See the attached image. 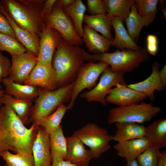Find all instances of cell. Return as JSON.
Segmentation results:
<instances>
[{"label": "cell", "mask_w": 166, "mask_h": 166, "mask_svg": "<svg viewBox=\"0 0 166 166\" xmlns=\"http://www.w3.org/2000/svg\"><path fill=\"white\" fill-rule=\"evenodd\" d=\"M38 126L32 124L27 128L11 108L6 105L1 107L0 157L7 151L14 153H32V147Z\"/></svg>", "instance_id": "1"}, {"label": "cell", "mask_w": 166, "mask_h": 166, "mask_svg": "<svg viewBox=\"0 0 166 166\" xmlns=\"http://www.w3.org/2000/svg\"><path fill=\"white\" fill-rule=\"evenodd\" d=\"M44 0H1L0 8L20 27L40 37L46 27Z\"/></svg>", "instance_id": "2"}, {"label": "cell", "mask_w": 166, "mask_h": 166, "mask_svg": "<svg viewBox=\"0 0 166 166\" xmlns=\"http://www.w3.org/2000/svg\"><path fill=\"white\" fill-rule=\"evenodd\" d=\"M85 52L80 46L71 45L61 38L51 63L56 77L57 89L74 81L77 71L85 61Z\"/></svg>", "instance_id": "3"}, {"label": "cell", "mask_w": 166, "mask_h": 166, "mask_svg": "<svg viewBox=\"0 0 166 166\" xmlns=\"http://www.w3.org/2000/svg\"><path fill=\"white\" fill-rule=\"evenodd\" d=\"M74 81L63 86L51 90L40 88L39 96L31 108L28 124L39 126L41 122L52 114L70 98Z\"/></svg>", "instance_id": "4"}, {"label": "cell", "mask_w": 166, "mask_h": 166, "mask_svg": "<svg viewBox=\"0 0 166 166\" xmlns=\"http://www.w3.org/2000/svg\"><path fill=\"white\" fill-rule=\"evenodd\" d=\"M149 57L146 50L142 47L136 50L127 49L110 53L90 54L85 52V61L104 62L110 66L111 71L124 74L132 71Z\"/></svg>", "instance_id": "5"}, {"label": "cell", "mask_w": 166, "mask_h": 166, "mask_svg": "<svg viewBox=\"0 0 166 166\" xmlns=\"http://www.w3.org/2000/svg\"><path fill=\"white\" fill-rule=\"evenodd\" d=\"M161 108L144 101L124 106H119L109 111L107 122H130L142 124L150 121L161 111Z\"/></svg>", "instance_id": "6"}, {"label": "cell", "mask_w": 166, "mask_h": 166, "mask_svg": "<svg viewBox=\"0 0 166 166\" xmlns=\"http://www.w3.org/2000/svg\"><path fill=\"white\" fill-rule=\"evenodd\" d=\"M73 134L89 147L93 158H99L111 148L109 143L113 140V136L107 130L95 123H88L76 130Z\"/></svg>", "instance_id": "7"}, {"label": "cell", "mask_w": 166, "mask_h": 166, "mask_svg": "<svg viewBox=\"0 0 166 166\" xmlns=\"http://www.w3.org/2000/svg\"><path fill=\"white\" fill-rule=\"evenodd\" d=\"M109 66L108 63L102 61L89 62L81 65L74 80L75 84L70 101L66 107L67 110H70L73 107L77 96L83 89H91L96 85L99 76Z\"/></svg>", "instance_id": "8"}, {"label": "cell", "mask_w": 166, "mask_h": 166, "mask_svg": "<svg viewBox=\"0 0 166 166\" xmlns=\"http://www.w3.org/2000/svg\"><path fill=\"white\" fill-rule=\"evenodd\" d=\"M44 18L46 26L56 30L68 43L79 46L83 45L81 38L76 33L74 25L62 7L55 3L50 13Z\"/></svg>", "instance_id": "9"}, {"label": "cell", "mask_w": 166, "mask_h": 166, "mask_svg": "<svg viewBox=\"0 0 166 166\" xmlns=\"http://www.w3.org/2000/svg\"><path fill=\"white\" fill-rule=\"evenodd\" d=\"M98 84L92 89L84 92L80 97L85 98L88 102L96 101L106 105L105 97L110 90L118 83L125 84L124 74L111 71L109 67L105 69L101 75Z\"/></svg>", "instance_id": "10"}, {"label": "cell", "mask_w": 166, "mask_h": 166, "mask_svg": "<svg viewBox=\"0 0 166 166\" xmlns=\"http://www.w3.org/2000/svg\"><path fill=\"white\" fill-rule=\"evenodd\" d=\"M38 62V57L27 51L11 57L9 77L15 82L22 84L27 79Z\"/></svg>", "instance_id": "11"}, {"label": "cell", "mask_w": 166, "mask_h": 166, "mask_svg": "<svg viewBox=\"0 0 166 166\" xmlns=\"http://www.w3.org/2000/svg\"><path fill=\"white\" fill-rule=\"evenodd\" d=\"M61 38L56 30L46 26L40 35L39 50L37 57L38 62L51 65L53 54Z\"/></svg>", "instance_id": "12"}, {"label": "cell", "mask_w": 166, "mask_h": 166, "mask_svg": "<svg viewBox=\"0 0 166 166\" xmlns=\"http://www.w3.org/2000/svg\"><path fill=\"white\" fill-rule=\"evenodd\" d=\"M23 84L35 86L42 89L53 90L57 89V81L52 65L38 62Z\"/></svg>", "instance_id": "13"}, {"label": "cell", "mask_w": 166, "mask_h": 166, "mask_svg": "<svg viewBox=\"0 0 166 166\" xmlns=\"http://www.w3.org/2000/svg\"><path fill=\"white\" fill-rule=\"evenodd\" d=\"M147 97L125 84L117 83L109 91L105 97L107 103L124 106L142 102Z\"/></svg>", "instance_id": "14"}, {"label": "cell", "mask_w": 166, "mask_h": 166, "mask_svg": "<svg viewBox=\"0 0 166 166\" xmlns=\"http://www.w3.org/2000/svg\"><path fill=\"white\" fill-rule=\"evenodd\" d=\"M34 166H52L49 134L39 126L32 147Z\"/></svg>", "instance_id": "15"}, {"label": "cell", "mask_w": 166, "mask_h": 166, "mask_svg": "<svg viewBox=\"0 0 166 166\" xmlns=\"http://www.w3.org/2000/svg\"><path fill=\"white\" fill-rule=\"evenodd\" d=\"M66 139L67 153L65 160L76 166H89L93 158L91 151L86 149L84 144L73 134Z\"/></svg>", "instance_id": "16"}, {"label": "cell", "mask_w": 166, "mask_h": 166, "mask_svg": "<svg viewBox=\"0 0 166 166\" xmlns=\"http://www.w3.org/2000/svg\"><path fill=\"white\" fill-rule=\"evenodd\" d=\"M160 65L157 61L152 65V71L151 75L145 80L139 82L129 84L127 86L137 91L144 93L151 101L155 98L154 92L156 90L161 92L165 89L159 76Z\"/></svg>", "instance_id": "17"}, {"label": "cell", "mask_w": 166, "mask_h": 166, "mask_svg": "<svg viewBox=\"0 0 166 166\" xmlns=\"http://www.w3.org/2000/svg\"><path fill=\"white\" fill-rule=\"evenodd\" d=\"M151 144L145 137L118 142L114 148L118 156L124 158L127 161L136 159L138 156Z\"/></svg>", "instance_id": "18"}, {"label": "cell", "mask_w": 166, "mask_h": 166, "mask_svg": "<svg viewBox=\"0 0 166 166\" xmlns=\"http://www.w3.org/2000/svg\"><path fill=\"white\" fill-rule=\"evenodd\" d=\"M82 38L87 49L93 54L107 52L112 46V41L85 24L83 25Z\"/></svg>", "instance_id": "19"}, {"label": "cell", "mask_w": 166, "mask_h": 166, "mask_svg": "<svg viewBox=\"0 0 166 166\" xmlns=\"http://www.w3.org/2000/svg\"><path fill=\"white\" fill-rule=\"evenodd\" d=\"M2 83L5 87V93L20 99L32 101L40 93V89L38 87L16 83L9 77L4 78Z\"/></svg>", "instance_id": "20"}, {"label": "cell", "mask_w": 166, "mask_h": 166, "mask_svg": "<svg viewBox=\"0 0 166 166\" xmlns=\"http://www.w3.org/2000/svg\"><path fill=\"white\" fill-rule=\"evenodd\" d=\"M2 14L7 19L15 34L16 39L26 49L27 51L38 57L39 50L40 38L29 31L18 25L1 8Z\"/></svg>", "instance_id": "21"}, {"label": "cell", "mask_w": 166, "mask_h": 166, "mask_svg": "<svg viewBox=\"0 0 166 166\" xmlns=\"http://www.w3.org/2000/svg\"><path fill=\"white\" fill-rule=\"evenodd\" d=\"M110 19L115 33V38L112 41V46L121 50L127 49L136 50L141 48L130 37L124 26L123 21L121 18L113 17Z\"/></svg>", "instance_id": "22"}, {"label": "cell", "mask_w": 166, "mask_h": 166, "mask_svg": "<svg viewBox=\"0 0 166 166\" xmlns=\"http://www.w3.org/2000/svg\"><path fill=\"white\" fill-rule=\"evenodd\" d=\"M115 124L116 130L113 140L117 142L145 136L146 127L141 124L130 122H118Z\"/></svg>", "instance_id": "23"}, {"label": "cell", "mask_w": 166, "mask_h": 166, "mask_svg": "<svg viewBox=\"0 0 166 166\" xmlns=\"http://www.w3.org/2000/svg\"><path fill=\"white\" fill-rule=\"evenodd\" d=\"M145 137L151 145L159 149L166 148V118L154 121L146 127Z\"/></svg>", "instance_id": "24"}, {"label": "cell", "mask_w": 166, "mask_h": 166, "mask_svg": "<svg viewBox=\"0 0 166 166\" xmlns=\"http://www.w3.org/2000/svg\"><path fill=\"white\" fill-rule=\"evenodd\" d=\"M154 20L152 18L144 17L140 15L137 12L134 3L132 6L129 14L124 22L128 34L136 43L138 41L142 28L144 26H148L153 22Z\"/></svg>", "instance_id": "25"}, {"label": "cell", "mask_w": 166, "mask_h": 166, "mask_svg": "<svg viewBox=\"0 0 166 166\" xmlns=\"http://www.w3.org/2000/svg\"><path fill=\"white\" fill-rule=\"evenodd\" d=\"M32 101L20 99L5 93L2 97L1 103L11 108L24 124H28Z\"/></svg>", "instance_id": "26"}, {"label": "cell", "mask_w": 166, "mask_h": 166, "mask_svg": "<svg viewBox=\"0 0 166 166\" xmlns=\"http://www.w3.org/2000/svg\"><path fill=\"white\" fill-rule=\"evenodd\" d=\"M83 22L85 25L98 32L107 38L113 41L111 20L107 13L94 15L85 14Z\"/></svg>", "instance_id": "27"}, {"label": "cell", "mask_w": 166, "mask_h": 166, "mask_svg": "<svg viewBox=\"0 0 166 166\" xmlns=\"http://www.w3.org/2000/svg\"><path fill=\"white\" fill-rule=\"evenodd\" d=\"M49 134L50 154L51 159L58 157L65 160L67 153V144L61 125Z\"/></svg>", "instance_id": "28"}, {"label": "cell", "mask_w": 166, "mask_h": 166, "mask_svg": "<svg viewBox=\"0 0 166 166\" xmlns=\"http://www.w3.org/2000/svg\"><path fill=\"white\" fill-rule=\"evenodd\" d=\"M63 9L65 14L72 18L76 32L81 38L83 31L82 23L86 6L81 0H76L72 4Z\"/></svg>", "instance_id": "29"}, {"label": "cell", "mask_w": 166, "mask_h": 166, "mask_svg": "<svg viewBox=\"0 0 166 166\" xmlns=\"http://www.w3.org/2000/svg\"><path fill=\"white\" fill-rule=\"evenodd\" d=\"M107 13L110 18L118 17L123 21L128 17L132 6L135 3V0H104Z\"/></svg>", "instance_id": "30"}, {"label": "cell", "mask_w": 166, "mask_h": 166, "mask_svg": "<svg viewBox=\"0 0 166 166\" xmlns=\"http://www.w3.org/2000/svg\"><path fill=\"white\" fill-rule=\"evenodd\" d=\"M1 157L5 162V166H34L32 153L22 152L13 154L7 151Z\"/></svg>", "instance_id": "31"}, {"label": "cell", "mask_w": 166, "mask_h": 166, "mask_svg": "<svg viewBox=\"0 0 166 166\" xmlns=\"http://www.w3.org/2000/svg\"><path fill=\"white\" fill-rule=\"evenodd\" d=\"M2 51L8 52L11 57L27 51L25 47L16 39L0 33V51Z\"/></svg>", "instance_id": "32"}, {"label": "cell", "mask_w": 166, "mask_h": 166, "mask_svg": "<svg viewBox=\"0 0 166 166\" xmlns=\"http://www.w3.org/2000/svg\"><path fill=\"white\" fill-rule=\"evenodd\" d=\"M67 110L63 104L60 105L53 113L45 117L39 126L44 128L49 133L54 131L60 125V124Z\"/></svg>", "instance_id": "33"}, {"label": "cell", "mask_w": 166, "mask_h": 166, "mask_svg": "<svg viewBox=\"0 0 166 166\" xmlns=\"http://www.w3.org/2000/svg\"><path fill=\"white\" fill-rule=\"evenodd\" d=\"M160 149L149 146L137 158L139 166H157L161 153Z\"/></svg>", "instance_id": "34"}, {"label": "cell", "mask_w": 166, "mask_h": 166, "mask_svg": "<svg viewBox=\"0 0 166 166\" xmlns=\"http://www.w3.org/2000/svg\"><path fill=\"white\" fill-rule=\"evenodd\" d=\"M158 2V0H135V3L140 15L155 19Z\"/></svg>", "instance_id": "35"}, {"label": "cell", "mask_w": 166, "mask_h": 166, "mask_svg": "<svg viewBox=\"0 0 166 166\" xmlns=\"http://www.w3.org/2000/svg\"><path fill=\"white\" fill-rule=\"evenodd\" d=\"M87 11L90 15L106 13L104 0H87Z\"/></svg>", "instance_id": "36"}, {"label": "cell", "mask_w": 166, "mask_h": 166, "mask_svg": "<svg viewBox=\"0 0 166 166\" xmlns=\"http://www.w3.org/2000/svg\"><path fill=\"white\" fill-rule=\"evenodd\" d=\"M11 62L8 57L3 55L0 51V83L3 79L9 76Z\"/></svg>", "instance_id": "37"}, {"label": "cell", "mask_w": 166, "mask_h": 166, "mask_svg": "<svg viewBox=\"0 0 166 166\" xmlns=\"http://www.w3.org/2000/svg\"><path fill=\"white\" fill-rule=\"evenodd\" d=\"M158 50V42L157 37L155 35L149 34L146 38V50L147 52L155 56Z\"/></svg>", "instance_id": "38"}, {"label": "cell", "mask_w": 166, "mask_h": 166, "mask_svg": "<svg viewBox=\"0 0 166 166\" xmlns=\"http://www.w3.org/2000/svg\"><path fill=\"white\" fill-rule=\"evenodd\" d=\"M0 33L7 34L16 39L15 34L10 25L6 17L2 14L0 10Z\"/></svg>", "instance_id": "39"}, {"label": "cell", "mask_w": 166, "mask_h": 166, "mask_svg": "<svg viewBox=\"0 0 166 166\" xmlns=\"http://www.w3.org/2000/svg\"><path fill=\"white\" fill-rule=\"evenodd\" d=\"M57 0H45L43 6L44 16L49 14L51 12L55 3Z\"/></svg>", "instance_id": "40"}, {"label": "cell", "mask_w": 166, "mask_h": 166, "mask_svg": "<svg viewBox=\"0 0 166 166\" xmlns=\"http://www.w3.org/2000/svg\"><path fill=\"white\" fill-rule=\"evenodd\" d=\"M52 166H76L61 158L55 157L51 159Z\"/></svg>", "instance_id": "41"}, {"label": "cell", "mask_w": 166, "mask_h": 166, "mask_svg": "<svg viewBox=\"0 0 166 166\" xmlns=\"http://www.w3.org/2000/svg\"><path fill=\"white\" fill-rule=\"evenodd\" d=\"M159 76L162 84L165 87L166 85V65H164L160 71L159 72Z\"/></svg>", "instance_id": "42"}, {"label": "cell", "mask_w": 166, "mask_h": 166, "mask_svg": "<svg viewBox=\"0 0 166 166\" xmlns=\"http://www.w3.org/2000/svg\"><path fill=\"white\" fill-rule=\"evenodd\" d=\"M75 0H58L55 3L62 8L67 7L72 4Z\"/></svg>", "instance_id": "43"}, {"label": "cell", "mask_w": 166, "mask_h": 166, "mask_svg": "<svg viewBox=\"0 0 166 166\" xmlns=\"http://www.w3.org/2000/svg\"><path fill=\"white\" fill-rule=\"evenodd\" d=\"M157 166H166V151L161 152L160 155Z\"/></svg>", "instance_id": "44"}, {"label": "cell", "mask_w": 166, "mask_h": 166, "mask_svg": "<svg viewBox=\"0 0 166 166\" xmlns=\"http://www.w3.org/2000/svg\"><path fill=\"white\" fill-rule=\"evenodd\" d=\"M125 166H139L136 159L127 161L126 165Z\"/></svg>", "instance_id": "45"}, {"label": "cell", "mask_w": 166, "mask_h": 166, "mask_svg": "<svg viewBox=\"0 0 166 166\" xmlns=\"http://www.w3.org/2000/svg\"><path fill=\"white\" fill-rule=\"evenodd\" d=\"M2 87V86L0 85V108L2 106V105L1 103L0 100L2 96L5 93V90L1 89Z\"/></svg>", "instance_id": "46"}]
</instances>
